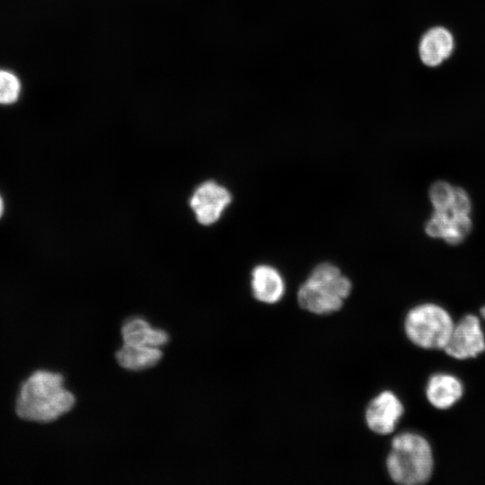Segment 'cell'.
<instances>
[{
	"instance_id": "1",
	"label": "cell",
	"mask_w": 485,
	"mask_h": 485,
	"mask_svg": "<svg viewBox=\"0 0 485 485\" xmlns=\"http://www.w3.org/2000/svg\"><path fill=\"white\" fill-rule=\"evenodd\" d=\"M75 396L63 386L61 375L37 371L22 384L16 412L23 419L48 422L69 411Z\"/></svg>"
},
{
	"instance_id": "2",
	"label": "cell",
	"mask_w": 485,
	"mask_h": 485,
	"mask_svg": "<svg viewBox=\"0 0 485 485\" xmlns=\"http://www.w3.org/2000/svg\"><path fill=\"white\" fill-rule=\"evenodd\" d=\"M385 463L390 478L401 485L426 483L434 466L429 443L412 432H403L393 437Z\"/></svg>"
},
{
	"instance_id": "3",
	"label": "cell",
	"mask_w": 485,
	"mask_h": 485,
	"mask_svg": "<svg viewBox=\"0 0 485 485\" xmlns=\"http://www.w3.org/2000/svg\"><path fill=\"white\" fill-rule=\"evenodd\" d=\"M352 283L331 263L316 266L297 291V302L304 310L318 314L333 313L343 306Z\"/></svg>"
},
{
	"instance_id": "4",
	"label": "cell",
	"mask_w": 485,
	"mask_h": 485,
	"mask_svg": "<svg viewBox=\"0 0 485 485\" xmlns=\"http://www.w3.org/2000/svg\"><path fill=\"white\" fill-rule=\"evenodd\" d=\"M454 324L450 314L435 304L415 306L406 315L405 333L418 347L444 349Z\"/></svg>"
},
{
	"instance_id": "5",
	"label": "cell",
	"mask_w": 485,
	"mask_h": 485,
	"mask_svg": "<svg viewBox=\"0 0 485 485\" xmlns=\"http://www.w3.org/2000/svg\"><path fill=\"white\" fill-rule=\"evenodd\" d=\"M445 353L456 359L475 357L485 350V337L480 320L467 314L454 326L444 348Z\"/></svg>"
},
{
	"instance_id": "6",
	"label": "cell",
	"mask_w": 485,
	"mask_h": 485,
	"mask_svg": "<svg viewBox=\"0 0 485 485\" xmlns=\"http://www.w3.org/2000/svg\"><path fill=\"white\" fill-rule=\"evenodd\" d=\"M231 201L232 196L226 188L208 181L196 189L190 198V207L197 220L209 225L220 218Z\"/></svg>"
},
{
	"instance_id": "7",
	"label": "cell",
	"mask_w": 485,
	"mask_h": 485,
	"mask_svg": "<svg viewBox=\"0 0 485 485\" xmlns=\"http://www.w3.org/2000/svg\"><path fill=\"white\" fill-rule=\"evenodd\" d=\"M404 408L400 399L391 391H384L371 400L365 411L367 428L378 435L393 432Z\"/></svg>"
},
{
	"instance_id": "8",
	"label": "cell",
	"mask_w": 485,
	"mask_h": 485,
	"mask_svg": "<svg viewBox=\"0 0 485 485\" xmlns=\"http://www.w3.org/2000/svg\"><path fill=\"white\" fill-rule=\"evenodd\" d=\"M251 287L254 298L268 304L281 300L286 289L279 271L266 264L258 265L252 269Z\"/></svg>"
},
{
	"instance_id": "9",
	"label": "cell",
	"mask_w": 485,
	"mask_h": 485,
	"mask_svg": "<svg viewBox=\"0 0 485 485\" xmlns=\"http://www.w3.org/2000/svg\"><path fill=\"white\" fill-rule=\"evenodd\" d=\"M453 48L454 40L451 33L442 27H436L429 30L422 37L419 56L425 65L436 66L450 56Z\"/></svg>"
},
{
	"instance_id": "10",
	"label": "cell",
	"mask_w": 485,
	"mask_h": 485,
	"mask_svg": "<svg viewBox=\"0 0 485 485\" xmlns=\"http://www.w3.org/2000/svg\"><path fill=\"white\" fill-rule=\"evenodd\" d=\"M462 383L454 376L436 374L430 377L426 394L428 401L440 410L452 407L463 395Z\"/></svg>"
},
{
	"instance_id": "11",
	"label": "cell",
	"mask_w": 485,
	"mask_h": 485,
	"mask_svg": "<svg viewBox=\"0 0 485 485\" xmlns=\"http://www.w3.org/2000/svg\"><path fill=\"white\" fill-rule=\"evenodd\" d=\"M124 343L137 346L156 347L168 341V334L160 329L153 328L141 318H133L125 322L121 329Z\"/></svg>"
},
{
	"instance_id": "12",
	"label": "cell",
	"mask_w": 485,
	"mask_h": 485,
	"mask_svg": "<svg viewBox=\"0 0 485 485\" xmlns=\"http://www.w3.org/2000/svg\"><path fill=\"white\" fill-rule=\"evenodd\" d=\"M163 353L156 347L137 346L124 343L116 353L119 366L129 370H143L154 366Z\"/></svg>"
},
{
	"instance_id": "13",
	"label": "cell",
	"mask_w": 485,
	"mask_h": 485,
	"mask_svg": "<svg viewBox=\"0 0 485 485\" xmlns=\"http://www.w3.org/2000/svg\"><path fill=\"white\" fill-rule=\"evenodd\" d=\"M454 187L444 181L434 182L428 190V197L434 210L449 211Z\"/></svg>"
},
{
	"instance_id": "14",
	"label": "cell",
	"mask_w": 485,
	"mask_h": 485,
	"mask_svg": "<svg viewBox=\"0 0 485 485\" xmlns=\"http://www.w3.org/2000/svg\"><path fill=\"white\" fill-rule=\"evenodd\" d=\"M21 93L19 78L8 70L0 69V104L15 102Z\"/></svg>"
},
{
	"instance_id": "15",
	"label": "cell",
	"mask_w": 485,
	"mask_h": 485,
	"mask_svg": "<svg viewBox=\"0 0 485 485\" xmlns=\"http://www.w3.org/2000/svg\"><path fill=\"white\" fill-rule=\"evenodd\" d=\"M450 214V228L445 241L449 244H458L470 234L472 220L470 215Z\"/></svg>"
},
{
	"instance_id": "16",
	"label": "cell",
	"mask_w": 485,
	"mask_h": 485,
	"mask_svg": "<svg viewBox=\"0 0 485 485\" xmlns=\"http://www.w3.org/2000/svg\"><path fill=\"white\" fill-rule=\"evenodd\" d=\"M451 215L449 211L434 210L428 221L425 230L428 236L445 240L450 227Z\"/></svg>"
},
{
	"instance_id": "17",
	"label": "cell",
	"mask_w": 485,
	"mask_h": 485,
	"mask_svg": "<svg viewBox=\"0 0 485 485\" xmlns=\"http://www.w3.org/2000/svg\"><path fill=\"white\" fill-rule=\"evenodd\" d=\"M449 212L456 215H470L471 199L463 189L454 187V197Z\"/></svg>"
},
{
	"instance_id": "18",
	"label": "cell",
	"mask_w": 485,
	"mask_h": 485,
	"mask_svg": "<svg viewBox=\"0 0 485 485\" xmlns=\"http://www.w3.org/2000/svg\"><path fill=\"white\" fill-rule=\"evenodd\" d=\"M3 210H4V203H3L2 198L0 197V216L3 214Z\"/></svg>"
},
{
	"instance_id": "19",
	"label": "cell",
	"mask_w": 485,
	"mask_h": 485,
	"mask_svg": "<svg viewBox=\"0 0 485 485\" xmlns=\"http://www.w3.org/2000/svg\"><path fill=\"white\" fill-rule=\"evenodd\" d=\"M481 313L483 316V318L485 319V306L481 308Z\"/></svg>"
}]
</instances>
